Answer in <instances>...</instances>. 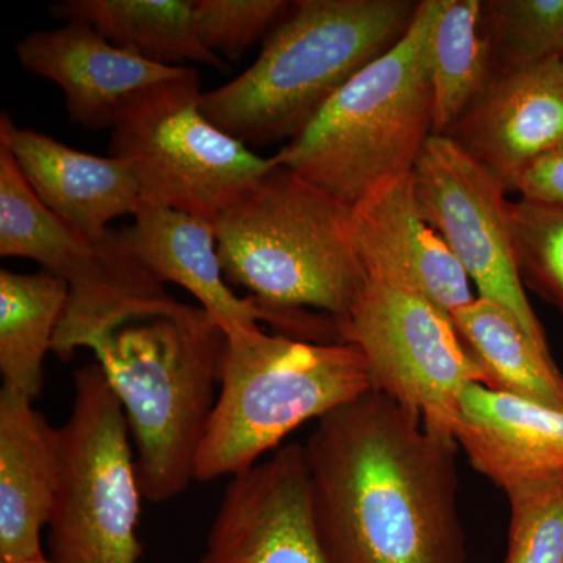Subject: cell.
<instances>
[{
	"mask_svg": "<svg viewBox=\"0 0 563 563\" xmlns=\"http://www.w3.org/2000/svg\"><path fill=\"white\" fill-rule=\"evenodd\" d=\"M62 468L60 429H54L16 388L0 390V562L43 554Z\"/></svg>",
	"mask_w": 563,
	"mask_h": 563,
	"instance_id": "obj_19",
	"label": "cell"
},
{
	"mask_svg": "<svg viewBox=\"0 0 563 563\" xmlns=\"http://www.w3.org/2000/svg\"><path fill=\"white\" fill-rule=\"evenodd\" d=\"M0 255L29 258L68 287V302L52 352L60 361L92 344L114 325L176 301L136 261L122 231L91 240L36 198L5 143L0 141Z\"/></svg>",
	"mask_w": 563,
	"mask_h": 563,
	"instance_id": "obj_8",
	"label": "cell"
},
{
	"mask_svg": "<svg viewBox=\"0 0 563 563\" xmlns=\"http://www.w3.org/2000/svg\"><path fill=\"white\" fill-rule=\"evenodd\" d=\"M493 70L563 57V0H485Z\"/></svg>",
	"mask_w": 563,
	"mask_h": 563,
	"instance_id": "obj_24",
	"label": "cell"
},
{
	"mask_svg": "<svg viewBox=\"0 0 563 563\" xmlns=\"http://www.w3.org/2000/svg\"><path fill=\"white\" fill-rule=\"evenodd\" d=\"M133 217L122 235L136 261L161 284L172 282L191 292L224 333L265 321L280 335L342 343L339 322L329 314L280 309L254 296L239 298L222 274L213 222L143 202Z\"/></svg>",
	"mask_w": 563,
	"mask_h": 563,
	"instance_id": "obj_13",
	"label": "cell"
},
{
	"mask_svg": "<svg viewBox=\"0 0 563 563\" xmlns=\"http://www.w3.org/2000/svg\"><path fill=\"white\" fill-rule=\"evenodd\" d=\"M16 57L27 73L62 88L69 122L92 131L113 128L118 109L133 92L187 69L146 60L77 21L29 33L16 44Z\"/></svg>",
	"mask_w": 563,
	"mask_h": 563,
	"instance_id": "obj_16",
	"label": "cell"
},
{
	"mask_svg": "<svg viewBox=\"0 0 563 563\" xmlns=\"http://www.w3.org/2000/svg\"><path fill=\"white\" fill-rule=\"evenodd\" d=\"M492 74L483 0H439L431 33L433 135L453 129Z\"/></svg>",
	"mask_w": 563,
	"mask_h": 563,
	"instance_id": "obj_23",
	"label": "cell"
},
{
	"mask_svg": "<svg viewBox=\"0 0 563 563\" xmlns=\"http://www.w3.org/2000/svg\"><path fill=\"white\" fill-rule=\"evenodd\" d=\"M336 322L342 342L365 357L373 390L417 415L429 432L454 439L462 391L488 387V379L450 313L415 292L368 282Z\"/></svg>",
	"mask_w": 563,
	"mask_h": 563,
	"instance_id": "obj_10",
	"label": "cell"
},
{
	"mask_svg": "<svg viewBox=\"0 0 563 563\" xmlns=\"http://www.w3.org/2000/svg\"><path fill=\"white\" fill-rule=\"evenodd\" d=\"M410 176L421 217L442 236L481 298L514 314L533 343L551 354L518 274L503 181L446 135L426 141Z\"/></svg>",
	"mask_w": 563,
	"mask_h": 563,
	"instance_id": "obj_11",
	"label": "cell"
},
{
	"mask_svg": "<svg viewBox=\"0 0 563 563\" xmlns=\"http://www.w3.org/2000/svg\"><path fill=\"white\" fill-rule=\"evenodd\" d=\"M68 302V287L54 274L0 272V373L3 385L32 399L44 384V361Z\"/></svg>",
	"mask_w": 563,
	"mask_h": 563,
	"instance_id": "obj_22",
	"label": "cell"
},
{
	"mask_svg": "<svg viewBox=\"0 0 563 563\" xmlns=\"http://www.w3.org/2000/svg\"><path fill=\"white\" fill-rule=\"evenodd\" d=\"M510 504L506 563H563V476L506 490Z\"/></svg>",
	"mask_w": 563,
	"mask_h": 563,
	"instance_id": "obj_26",
	"label": "cell"
},
{
	"mask_svg": "<svg viewBox=\"0 0 563 563\" xmlns=\"http://www.w3.org/2000/svg\"><path fill=\"white\" fill-rule=\"evenodd\" d=\"M510 191L520 192L525 201L563 209V143L526 166Z\"/></svg>",
	"mask_w": 563,
	"mask_h": 563,
	"instance_id": "obj_28",
	"label": "cell"
},
{
	"mask_svg": "<svg viewBox=\"0 0 563 563\" xmlns=\"http://www.w3.org/2000/svg\"><path fill=\"white\" fill-rule=\"evenodd\" d=\"M222 274L280 309L343 320L368 277L351 235V209L277 165L213 222Z\"/></svg>",
	"mask_w": 563,
	"mask_h": 563,
	"instance_id": "obj_5",
	"label": "cell"
},
{
	"mask_svg": "<svg viewBox=\"0 0 563 563\" xmlns=\"http://www.w3.org/2000/svg\"><path fill=\"white\" fill-rule=\"evenodd\" d=\"M451 317L466 350L487 376V388L563 412L561 369L514 314L476 296Z\"/></svg>",
	"mask_w": 563,
	"mask_h": 563,
	"instance_id": "obj_21",
	"label": "cell"
},
{
	"mask_svg": "<svg viewBox=\"0 0 563 563\" xmlns=\"http://www.w3.org/2000/svg\"><path fill=\"white\" fill-rule=\"evenodd\" d=\"M198 70L133 92L114 117L110 152L139 185L141 202L214 222L276 168L202 113Z\"/></svg>",
	"mask_w": 563,
	"mask_h": 563,
	"instance_id": "obj_7",
	"label": "cell"
},
{
	"mask_svg": "<svg viewBox=\"0 0 563 563\" xmlns=\"http://www.w3.org/2000/svg\"><path fill=\"white\" fill-rule=\"evenodd\" d=\"M509 217L521 282L563 314V209L520 199Z\"/></svg>",
	"mask_w": 563,
	"mask_h": 563,
	"instance_id": "obj_25",
	"label": "cell"
},
{
	"mask_svg": "<svg viewBox=\"0 0 563 563\" xmlns=\"http://www.w3.org/2000/svg\"><path fill=\"white\" fill-rule=\"evenodd\" d=\"M198 563H333L314 517L303 444H285L232 477Z\"/></svg>",
	"mask_w": 563,
	"mask_h": 563,
	"instance_id": "obj_12",
	"label": "cell"
},
{
	"mask_svg": "<svg viewBox=\"0 0 563 563\" xmlns=\"http://www.w3.org/2000/svg\"><path fill=\"white\" fill-rule=\"evenodd\" d=\"M0 141L44 207L88 239H103L111 221L140 209L139 185L122 158L87 154L18 128L7 111L0 117Z\"/></svg>",
	"mask_w": 563,
	"mask_h": 563,
	"instance_id": "obj_17",
	"label": "cell"
},
{
	"mask_svg": "<svg viewBox=\"0 0 563 563\" xmlns=\"http://www.w3.org/2000/svg\"><path fill=\"white\" fill-rule=\"evenodd\" d=\"M287 0H195L199 40L214 55L240 62L262 36H268L290 10Z\"/></svg>",
	"mask_w": 563,
	"mask_h": 563,
	"instance_id": "obj_27",
	"label": "cell"
},
{
	"mask_svg": "<svg viewBox=\"0 0 563 563\" xmlns=\"http://www.w3.org/2000/svg\"><path fill=\"white\" fill-rule=\"evenodd\" d=\"M225 336L217 406L196 459L198 483L247 472L303 422L373 390L354 344L307 342L258 324Z\"/></svg>",
	"mask_w": 563,
	"mask_h": 563,
	"instance_id": "obj_6",
	"label": "cell"
},
{
	"mask_svg": "<svg viewBox=\"0 0 563 563\" xmlns=\"http://www.w3.org/2000/svg\"><path fill=\"white\" fill-rule=\"evenodd\" d=\"M60 443V481L47 525L51 563H139L144 498L131 431L98 363L74 374Z\"/></svg>",
	"mask_w": 563,
	"mask_h": 563,
	"instance_id": "obj_9",
	"label": "cell"
},
{
	"mask_svg": "<svg viewBox=\"0 0 563 563\" xmlns=\"http://www.w3.org/2000/svg\"><path fill=\"white\" fill-rule=\"evenodd\" d=\"M0 563H51L49 558H46V555L38 554L33 555V558L29 559H22V561H14V562H0Z\"/></svg>",
	"mask_w": 563,
	"mask_h": 563,
	"instance_id": "obj_29",
	"label": "cell"
},
{
	"mask_svg": "<svg viewBox=\"0 0 563 563\" xmlns=\"http://www.w3.org/2000/svg\"><path fill=\"white\" fill-rule=\"evenodd\" d=\"M351 235L368 282L415 292L450 314L476 298L461 263L421 217L410 174L352 207Z\"/></svg>",
	"mask_w": 563,
	"mask_h": 563,
	"instance_id": "obj_14",
	"label": "cell"
},
{
	"mask_svg": "<svg viewBox=\"0 0 563 563\" xmlns=\"http://www.w3.org/2000/svg\"><path fill=\"white\" fill-rule=\"evenodd\" d=\"M446 136L510 191L526 166L563 143V57L493 70Z\"/></svg>",
	"mask_w": 563,
	"mask_h": 563,
	"instance_id": "obj_15",
	"label": "cell"
},
{
	"mask_svg": "<svg viewBox=\"0 0 563 563\" xmlns=\"http://www.w3.org/2000/svg\"><path fill=\"white\" fill-rule=\"evenodd\" d=\"M412 0H298L239 77L203 92L201 109L252 146L291 141L412 25Z\"/></svg>",
	"mask_w": 563,
	"mask_h": 563,
	"instance_id": "obj_3",
	"label": "cell"
},
{
	"mask_svg": "<svg viewBox=\"0 0 563 563\" xmlns=\"http://www.w3.org/2000/svg\"><path fill=\"white\" fill-rule=\"evenodd\" d=\"M225 340L202 307L174 301L128 318L92 344L128 418L146 501H172L195 481Z\"/></svg>",
	"mask_w": 563,
	"mask_h": 563,
	"instance_id": "obj_2",
	"label": "cell"
},
{
	"mask_svg": "<svg viewBox=\"0 0 563 563\" xmlns=\"http://www.w3.org/2000/svg\"><path fill=\"white\" fill-rule=\"evenodd\" d=\"M439 0L418 2L390 51L355 74L276 155L277 165L352 207L409 176L432 133L431 33Z\"/></svg>",
	"mask_w": 563,
	"mask_h": 563,
	"instance_id": "obj_4",
	"label": "cell"
},
{
	"mask_svg": "<svg viewBox=\"0 0 563 563\" xmlns=\"http://www.w3.org/2000/svg\"><path fill=\"white\" fill-rule=\"evenodd\" d=\"M457 446L376 390L320 418L303 448L333 563H466Z\"/></svg>",
	"mask_w": 563,
	"mask_h": 563,
	"instance_id": "obj_1",
	"label": "cell"
},
{
	"mask_svg": "<svg viewBox=\"0 0 563 563\" xmlns=\"http://www.w3.org/2000/svg\"><path fill=\"white\" fill-rule=\"evenodd\" d=\"M454 439L477 473L504 492L563 476V412L472 384Z\"/></svg>",
	"mask_w": 563,
	"mask_h": 563,
	"instance_id": "obj_18",
	"label": "cell"
},
{
	"mask_svg": "<svg viewBox=\"0 0 563 563\" xmlns=\"http://www.w3.org/2000/svg\"><path fill=\"white\" fill-rule=\"evenodd\" d=\"M192 11V0H62L49 7L55 20L84 22L114 46L157 65L222 68L221 57L199 40Z\"/></svg>",
	"mask_w": 563,
	"mask_h": 563,
	"instance_id": "obj_20",
	"label": "cell"
}]
</instances>
